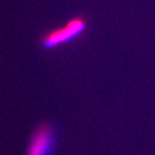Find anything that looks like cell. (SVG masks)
I'll list each match as a JSON object with an SVG mask.
<instances>
[{
	"mask_svg": "<svg viewBox=\"0 0 155 155\" xmlns=\"http://www.w3.org/2000/svg\"><path fill=\"white\" fill-rule=\"evenodd\" d=\"M87 20L83 17H74L65 25L47 31L40 39V45L46 50H54L74 41L87 29Z\"/></svg>",
	"mask_w": 155,
	"mask_h": 155,
	"instance_id": "cell-1",
	"label": "cell"
},
{
	"mask_svg": "<svg viewBox=\"0 0 155 155\" xmlns=\"http://www.w3.org/2000/svg\"><path fill=\"white\" fill-rule=\"evenodd\" d=\"M57 140L54 125L50 122H42L30 138L25 155H54Z\"/></svg>",
	"mask_w": 155,
	"mask_h": 155,
	"instance_id": "cell-2",
	"label": "cell"
}]
</instances>
